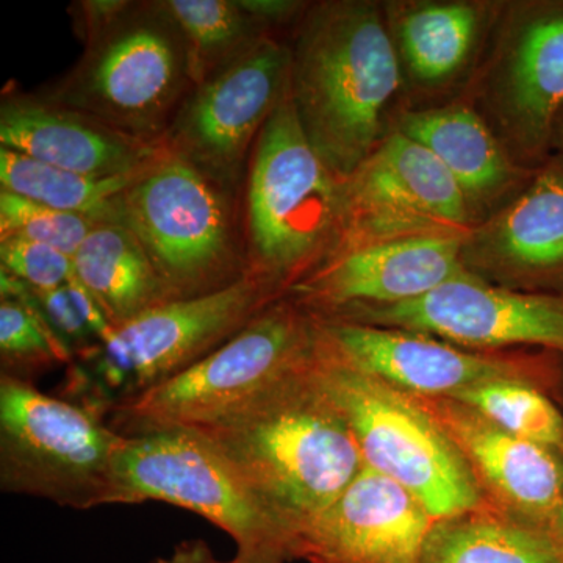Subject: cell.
I'll list each match as a JSON object with an SVG mask.
<instances>
[{"label": "cell", "instance_id": "d590c367", "mask_svg": "<svg viewBox=\"0 0 563 563\" xmlns=\"http://www.w3.org/2000/svg\"><path fill=\"white\" fill-rule=\"evenodd\" d=\"M554 152H563V114L555 125L553 139V154Z\"/></svg>", "mask_w": 563, "mask_h": 563}, {"label": "cell", "instance_id": "d6a6232c", "mask_svg": "<svg viewBox=\"0 0 563 563\" xmlns=\"http://www.w3.org/2000/svg\"><path fill=\"white\" fill-rule=\"evenodd\" d=\"M214 559L217 558L211 553L209 544L201 540H191L179 544L168 558H161L152 563H213Z\"/></svg>", "mask_w": 563, "mask_h": 563}, {"label": "cell", "instance_id": "ffe728a7", "mask_svg": "<svg viewBox=\"0 0 563 563\" xmlns=\"http://www.w3.org/2000/svg\"><path fill=\"white\" fill-rule=\"evenodd\" d=\"M385 21L404 77V95L433 106L468 88L483 62L503 2L393 0ZM454 99V95H453ZM446 102V99H444Z\"/></svg>", "mask_w": 563, "mask_h": 563}, {"label": "cell", "instance_id": "f546056e", "mask_svg": "<svg viewBox=\"0 0 563 563\" xmlns=\"http://www.w3.org/2000/svg\"><path fill=\"white\" fill-rule=\"evenodd\" d=\"M0 263L33 291L65 287L74 276L73 258L65 252L20 236L0 239Z\"/></svg>", "mask_w": 563, "mask_h": 563}, {"label": "cell", "instance_id": "9c48e42d", "mask_svg": "<svg viewBox=\"0 0 563 563\" xmlns=\"http://www.w3.org/2000/svg\"><path fill=\"white\" fill-rule=\"evenodd\" d=\"M121 224L135 233L173 301L221 290L250 273L221 185L173 151L124 192Z\"/></svg>", "mask_w": 563, "mask_h": 563}, {"label": "cell", "instance_id": "484cf974", "mask_svg": "<svg viewBox=\"0 0 563 563\" xmlns=\"http://www.w3.org/2000/svg\"><path fill=\"white\" fill-rule=\"evenodd\" d=\"M158 3L187 43L196 85L266 35V27L247 16L236 0H163Z\"/></svg>", "mask_w": 563, "mask_h": 563}, {"label": "cell", "instance_id": "e0dca14e", "mask_svg": "<svg viewBox=\"0 0 563 563\" xmlns=\"http://www.w3.org/2000/svg\"><path fill=\"white\" fill-rule=\"evenodd\" d=\"M435 523L406 488L363 465L335 503L292 532L288 554L309 563H421Z\"/></svg>", "mask_w": 563, "mask_h": 563}, {"label": "cell", "instance_id": "5b68a950", "mask_svg": "<svg viewBox=\"0 0 563 563\" xmlns=\"http://www.w3.org/2000/svg\"><path fill=\"white\" fill-rule=\"evenodd\" d=\"M310 369L350 426L365 465L406 488L433 520L492 506L461 451L412 396L344 362L320 332Z\"/></svg>", "mask_w": 563, "mask_h": 563}, {"label": "cell", "instance_id": "7a4b0ae2", "mask_svg": "<svg viewBox=\"0 0 563 563\" xmlns=\"http://www.w3.org/2000/svg\"><path fill=\"white\" fill-rule=\"evenodd\" d=\"M312 357L228 417L184 429L231 465L287 529L288 547L292 532L335 503L365 465L350 426L313 377Z\"/></svg>", "mask_w": 563, "mask_h": 563}, {"label": "cell", "instance_id": "5bb4252c", "mask_svg": "<svg viewBox=\"0 0 563 563\" xmlns=\"http://www.w3.org/2000/svg\"><path fill=\"white\" fill-rule=\"evenodd\" d=\"M317 321V320H314ZM329 350L361 372L407 395L453 398L503 379L558 383L563 355L544 351H474L428 333L354 322L317 321Z\"/></svg>", "mask_w": 563, "mask_h": 563}, {"label": "cell", "instance_id": "4316f807", "mask_svg": "<svg viewBox=\"0 0 563 563\" xmlns=\"http://www.w3.org/2000/svg\"><path fill=\"white\" fill-rule=\"evenodd\" d=\"M451 399L472 407L515 437L563 451V415L540 384L493 380L466 388Z\"/></svg>", "mask_w": 563, "mask_h": 563}, {"label": "cell", "instance_id": "4dcf8cb0", "mask_svg": "<svg viewBox=\"0 0 563 563\" xmlns=\"http://www.w3.org/2000/svg\"><path fill=\"white\" fill-rule=\"evenodd\" d=\"M33 292L47 320L76 354L98 344V339L70 296L68 284L55 290Z\"/></svg>", "mask_w": 563, "mask_h": 563}, {"label": "cell", "instance_id": "83f0119b", "mask_svg": "<svg viewBox=\"0 0 563 563\" xmlns=\"http://www.w3.org/2000/svg\"><path fill=\"white\" fill-rule=\"evenodd\" d=\"M74 351L55 331L35 292L25 299L0 302V363L2 376L33 383L58 365H70Z\"/></svg>", "mask_w": 563, "mask_h": 563}, {"label": "cell", "instance_id": "44dd1931", "mask_svg": "<svg viewBox=\"0 0 563 563\" xmlns=\"http://www.w3.org/2000/svg\"><path fill=\"white\" fill-rule=\"evenodd\" d=\"M0 147L87 176L143 173L168 146L135 139L38 96H9L0 107Z\"/></svg>", "mask_w": 563, "mask_h": 563}, {"label": "cell", "instance_id": "2e32d148", "mask_svg": "<svg viewBox=\"0 0 563 563\" xmlns=\"http://www.w3.org/2000/svg\"><path fill=\"white\" fill-rule=\"evenodd\" d=\"M461 261L470 276L495 287L563 296V152L463 239Z\"/></svg>", "mask_w": 563, "mask_h": 563}, {"label": "cell", "instance_id": "52a82bcc", "mask_svg": "<svg viewBox=\"0 0 563 563\" xmlns=\"http://www.w3.org/2000/svg\"><path fill=\"white\" fill-rule=\"evenodd\" d=\"M79 63L44 96L135 139L165 143L190 88V52L161 3H132L85 38Z\"/></svg>", "mask_w": 563, "mask_h": 563}, {"label": "cell", "instance_id": "e575fe53", "mask_svg": "<svg viewBox=\"0 0 563 563\" xmlns=\"http://www.w3.org/2000/svg\"><path fill=\"white\" fill-rule=\"evenodd\" d=\"M548 537H550L551 542H553L559 559H561L563 563V501L561 509H559L558 515H555L553 523H551L550 529H548Z\"/></svg>", "mask_w": 563, "mask_h": 563}, {"label": "cell", "instance_id": "30bf717a", "mask_svg": "<svg viewBox=\"0 0 563 563\" xmlns=\"http://www.w3.org/2000/svg\"><path fill=\"white\" fill-rule=\"evenodd\" d=\"M461 96L514 161L542 166L553 155L563 114V0L503 2L483 62Z\"/></svg>", "mask_w": 563, "mask_h": 563}, {"label": "cell", "instance_id": "9a60e30c", "mask_svg": "<svg viewBox=\"0 0 563 563\" xmlns=\"http://www.w3.org/2000/svg\"><path fill=\"white\" fill-rule=\"evenodd\" d=\"M320 321L428 333L474 351L537 346L563 355V296L507 290L470 274L413 301L355 307Z\"/></svg>", "mask_w": 563, "mask_h": 563}, {"label": "cell", "instance_id": "8992f818", "mask_svg": "<svg viewBox=\"0 0 563 563\" xmlns=\"http://www.w3.org/2000/svg\"><path fill=\"white\" fill-rule=\"evenodd\" d=\"M107 415L0 374V488L74 510L125 504Z\"/></svg>", "mask_w": 563, "mask_h": 563}, {"label": "cell", "instance_id": "4fadbf2b", "mask_svg": "<svg viewBox=\"0 0 563 563\" xmlns=\"http://www.w3.org/2000/svg\"><path fill=\"white\" fill-rule=\"evenodd\" d=\"M288 76L290 44L266 33L192 88L166 132V146L218 184H236Z\"/></svg>", "mask_w": 563, "mask_h": 563}, {"label": "cell", "instance_id": "ba28073f", "mask_svg": "<svg viewBox=\"0 0 563 563\" xmlns=\"http://www.w3.org/2000/svg\"><path fill=\"white\" fill-rule=\"evenodd\" d=\"M317 335V321L284 296L202 361L111 407L107 422L136 437L221 420L302 368Z\"/></svg>", "mask_w": 563, "mask_h": 563}, {"label": "cell", "instance_id": "d4e9b609", "mask_svg": "<svg viewBox=\"0 0 563 563\" xmlns=\"http://www.w3.org/2000/svg\"><path fill=\"white\" fill-rule=\"evenodd\" d=\"M143 173L117 177L87 176L0 147V190L14 192L52 209L79 214L96 224H121L122 196Z\"/></svg>", "mask_w": 563, "mask_h": 563}, {"label": "cell", "instance_id": "603a6c76", "mask_svg": "<svg viewBox=\"0 0 563 563\" xmlns=\"http://www.w3.org/2000/svg\"><path fill=\"white\" fill-rule=\"evenodd\" d=\"M73 263L111 328L173 301L140 240L124 224H96Z\"/></svg>", "mask_w": 563, "mask_h": 563}, {"label": "cell", "instance_id": "d6986e66", "mask_svg": "<svg viewBox=\"0 0 563 563\" xmlns=\"http://www.w3.org/2000/svg\"><path fill=\"white\" fill-rule=\"evenodd\" d=\"M410 396L461 451L485 499L548 533L563 501V451L515 437L455 399Z\"/></svg>", "mask_w": 563, "mask_h": 563}, {"label": "cell", "instance_id": "277c9868", "mask_svg": "<svg viewBox=\"0 0 563 563\" xmlns=\"http://www.w3.org/2000/svg\"><path fill=\"white\" fill-rule=\"evenodd\" d=\"M282 298L279 288L247 273L209 295L162 303L77 354L68 398L109 413L202 361Z\"/></svg>", "mask_w": 563, "mask_h": 563}, {"label": "cell", "instance_id": "6da1fadb", "mask_svg": "<svg viewBox=\"0 0 563 563\" xmlns=\"http://www.w3.org/2000/svg\"><path fill=\"white\" fill-rule=\"evenodd\" d=\"M288 90L307 140L346 180L391 131L404 95L383 3L307 5L290 43Z\"/></svg>", "mask_w": 563, "mask_h": 563}, {"label": "cell", "instance_id": "f1b7e54d", "mask_svg": "<svg viewBox=\"0 0 563 563\" xmlns=\"http://www.w3.org/2000/svg\"><path fill=\"white\" fill-rule=\"evenodd\" d=\"M95 225L96 222L79 214L0 190V239L20 236L47 244L73 258Z\"/></svg>", "mask_w": 563, "mask_h": 563}, {"label": "cell", "instance_id": "7c38bea8", "mask_svg": "<svg viewBox=\"0 0 563 563\" xmlns=\"http://www.w3.org/2000/svg\"><path fill=\"white\" fill-rule=\"evenodd\" d=\"M120 476L125 504H173L222 529L239 551H274L290 559L287 529L196 432L128 437Z\"/></svg>", "mask_w": 563, "mask_h": 563}, {"label": "cell", "instance_id": "7402d4cb", "mask_svg": "<svg viewBox=\"0 0 563 563\" xmlns=\"http://www.w3.org/2000/svg\"><path fill=\"white\" fill-rule=\"evenodd\" d=\"M391 129L422 144L443 163L461 187L476 225L514 201L537 172L514 161L479 110L463 96L399 110Z\"/></svg>", "mask_w": 563, "mask_h": 563}, {"label": "cell", "instance_id": "ac0fdd59", "mask_svg": "<svg viewBox=\"0 0 563 563\" xmlns=\"http://www.w3.org/2000/svg\"><path fill=\"white\" fill-rule=\"evenodd\" d=\"M462 243L463 239H409L343 251L292 285L285 298L314 320L355 307L413 301L468 276L461 261Z\"/></svg>", "mask_w": 563, "mask_h": 563}, {"label": "cell", "instance_id": "1f68e13d", "mask_svg": "<svg viewBox=\"0 0 563 563\" xmlns=\"http://www.w3.org/2000/svg\"><path fill=\"white\" fill-rule=\"evenodd\" d=\"M236 3L263 27L287 21L296 22L307 9V3L296 0H236Z\"/></svg>", "mask_w": 563, "mask_h": 563}, {"label": "cell", "instance_id": "cb8c5ba5", "mask_svg": "<svg viewBox=\"0 0 563 563\" xmlns=\"http://www.w3.org/2000/svg\"><path fill=\"white\" fill-rule=\"evenodd\" d=\"M421 563H562L547 532L487 506L437 521Z\"/></svg>", "mask_w": 563, "mask_h": 563}, {"label": "cell", "instance_id": "8fae6325", "mask_svg": "<svg viewBox=\"0 0 563 563\" xmlns=\"http://www.w3.org/2000/svg\"><path fill=\"white\" fill-rule=\"evenodd\" d=\"M343 188V233L332 255L398 240L465 239L476 228L461 187L443 163L396 129Z\"/></svg>", "mask_w": 563, "mask_h": 563}, {"label": "cell", "instance_id": "3957f363", "mask_svg": "<svg viewBox=\"0 0 563 563\" xmlns=\"http://www.w3.org/2000/svg\"><path fill=\"white\" fill-rule=\"evenodd\" d=\"M343 181L307 140L287 84L251 154L246 195L250 273L285 296L328 261L343 233Z\"/></svg>", "mask_w": 563, "mask_h": 563}, {"label": "cell", "instance_id": "836d02e7", "mask_svg": "<svg viewBox=\"0 0 563 563\" xmlns=\"http://www.w3.org/2000/svg\"><path fill=\"white\" fill-rule=\"evenodd\" d=\"M285 555L274 551H236L235 558L229 562H220L214 559L213 563H284Z\"/></svg>", "mask_w": 563, "mask_h": 563}]
</instances>
